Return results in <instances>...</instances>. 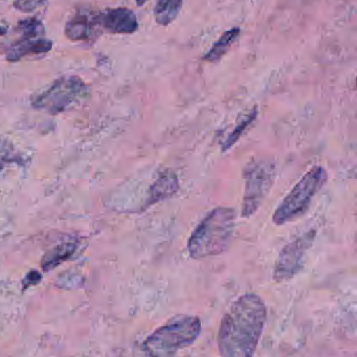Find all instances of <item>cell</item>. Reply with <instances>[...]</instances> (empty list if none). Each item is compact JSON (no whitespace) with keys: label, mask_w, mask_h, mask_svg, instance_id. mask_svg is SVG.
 <instances>
[{"label":"cell","mask_w":357,"mask_h":357,"mask_svg":"<svg viewBox=\"0 0 357 357\" xmlns=\"http://www.w3.org/2000/svg\"><path fill=\"white\" fill-rule=\"evenodd\" d=\"M263 300L255 294L239 297L224 314L218 333L221 357H254L266 321Z\"/></svg>","instance_id":"cell-1"},{"label":"cell","mask_w":357,"mask_h":357,"mask_svg":"<svg viewBox=\"0 0 357 357\" xmlns=\"http://www.w3.org/2000/svg\"><path fill=\"white\" fill-rule=\"evenodd\" d=\"M236 218V211L233 208L217 207L212 210L189 238L191 257L203 259L224 253L232 241Z\"/></svg>","instance_id":"cell-2"},{"label":"cell","mask_w":357,"mask_h":357,"mask_svg":"<svg viewBox=\"0 0 357 357\" xmlns=\"http://www.w3.org/2000/svg\"><path fill=\"white\" fill-rule=\"evenodd\" d=\"M201 331L198 317H173L145 340L143 351L149 357H174L180 350L192 345Z\"/></svg>","instance_id":"cell-3"},{"label":"cell","mask_w":357,"mask_h":357,"mask_svg":"<svg viewBox=\"0 0 357 357\" xmlns=\"http://www.w3.org/2000/svg\"><path fill=\"white\" fill-rule=\"evenodd\" d=\"M326 181L327 173L322 167H312L281 202L272 215L274 224L282 226L303 215Z\"/></svg>","instance_id":"cell-4"},{"label":"cell","mask_w":357,"mask_h":357,"mask_svg":"<svg viewBox=\"0 0 357 357\" xmlns=\"http://www.w3.org/2000/svg\"><path fill=\"white\" fill-rule=\"evenodd\" d=\"M88 96L86 84L75 75L59 77L50 87L31 98L36 110L59 114L81 104Z\"/></svg>","instance_id":"cell-5"},{"label":"cell","mask_w":357,"mask_h":357,"mask_svg":"<svg viewBox=\"0 0 357 357\" xmlns=\"http://www.w3.org/2000/svg\"><path fill=\"white\" fill-rule=\"evenodd\" d=\"M275 173V163L265 160L254 161L245 167V190L241 211L242 218H251L258 211L272 188Z\"/></svg>","instance_id":"cell-6"},{"label":"cell","mask_w":357,"mask_h":357,"mask_svg":"<svg viewBox=\"0 0 357 357\" xmlns=\"http://www.w3.org/2000/svg\"><path fill=\"white\" fill-rule=\"evenodd\" d=\"M19 29L22 36L6 50V60L10 62H17L23 56L45 54L52 50V42L41 37L44 29L41 22L37 19H27L21 21L19 23Z\"/></svg>","instance_id":"cell-7"},{"label":"cell","mask_w":357,"mask_h":357,"mask_svg":"<svg viewBox=\"0 0 357 357\" xmlns=\"http://www.w3.org/2000/svg\"><path fill=\"white\" fill-rule=\"evenodd\" d=\"M316 234L314 230L304 233L281 250L275 266V280L279 282L289 280L302 270L305 253L314 243Z\"/></svg>","instance_id":"cell-8"},{"label":"cell","mask_w":357,"mask_h":357,"mask_svg":"<svg viewBox=\"0 0 357 357\" xmlns=\"http://www.w3.org/2000/svg\"><path fill=\"white\" fill-rule=\"evenodd\" d=\"M98 26L110 33H133L138 21L133 10L127 8H108L96 15Z\"/></svg>","instance_id":"cell-9"},{"label":"cell","mask_w":357,"mask_h":357,"mask_svg":"<svg viewBox=\"0 0 357 357\" xmlns=\"http://www.w3.org/2000/svg\"><path fill=\"white\" fill-rule=\"evenodd\" d=\"M180 188V181L177 176L171 169H166L159 174L156 180L151 185L149 190L148 201L145 208H149L163 199L173 197Z\"/></svg>","instance_id":"cell-10"},{"label":"cell","mask_w":357,"mask_h":357,"mask_svg":"<svg viewBox=\"0 0 357 357\" xmlns=\"http://www.w3.org/2000/svg\"><path fill=\"white\" fill-rule=\"evenodd\" d=\"M96 16L77 15L67 22L65 33L67 38L73 41H85L92 39V35L96 31Z\"/></svg>","instance_id":"cell-11"},{"label":"cell","mask_w":357,"mask_h":357,"mask_svg":"<svg viewBox=\"0 0 357 357\" xmlns=\"http://www.w3.org/2000/svg\"><path fill=\"white\" fill-rule=\"evenodd\" d=\"M78 243L75 241H64L46 252L42 257L41 268L44 272H50L57 266L67 261L77 251Z\"/></svg>","instance_id":"cell-12"},{"label":"cell","mask_w":357,"mask_h":357,"mask_svg":"<svg viewBox=\"0 0 357 357\" xmlns=\"http://www.w3.org/2000/svg\"><path fill=\"white\" fill-rule=\"evenodd\" d=\"M241 29L239 27H233L228 31H224L221 37L215 42L210 48L209 52L203 56V60L210 63H216L221 60L222 56L232 47L240 36Z\"/></svg>","instance_id":"cell-13"},{"label":"cell","mask_w":357,"mask_h":357,"mask_svg":"<svg viewBox=\"0 0 357 357\" xmlns=\"http://www.w3.org/2000/svg\"><path fill=\"white\" fill-rule=\"evenodd\" d=\"M184 0H157L154 8L155 21L167 26L175 20L182 10Z\"/></svg>","instance_id":"cell-14"},{"label":"cell","mask_w":357,"mask_h":357,"mask_svg":"<svg viewBox=\"0 0 357 357\" xmlns=\"http://www.w3.org/2000/svg\"><path fill=\"white\" fill-rule=\"evenodd\" d=\"M25 159L15 148L14 144H10L8 140L0 137V171H2L6 165H23Z\"/></svg>","instance_id":"cell-15"},{"label":"cell","mask_w":357,"mask_h":357,"mask_svg":"<svg viewBox=\"0 0 357 357\" xmlns=\"http://www.w3.org/2000/svg\"><path fill=\"white\" fill-rule=\"evenodd\" d=\"M257 116L258 109L254 108L253 110L251 111V113L247 115V116L235 127L234 131L228 136L226 142L222 144V152H226V151L230 150V149L238 142L239 138L247 131V128L251 127L252 123L255 121L256 117Z\"/></svg>","instance_id":"cell-16"},{"label":"cell","mask_w":357,"mask_h":357,"mask_svg":"<svg viewBox=\"0 0 357 357\" xmlns=\"http://www.w3.org/2000/svg\"><path fill=\"white\" fill-rule=\"evenodd\" d=\"M46 0H15L14 6L23 13H31L45 3Z\"/></svg>","instance_id":"cell-17"},{"label":"cell","mask_w":357,"mask_h":357,"mask_svg":"<svg viewBox=\"0 0 357 357\" xmlns=\"http://www.w3.org/2000/svg\"><path fill=\"white\" fill-rule=\"evenodd\" d=\"M42 275L38 271L31 270L27 273V276L22 280L23 289H29L31 285L38 284L41 281Z\"/></svg>","instance_id":"cell-18"},{"label":"cell","mask_w":357,"mask_h":357,"mask_svg":"<svg viewBox=\"0 0 357 357\" xmlns=\"http://www.w3.org/2000/svg\"><path fill=\"white\" fill-rule=\"evenodd\" d=\"M149 0H136V4H138V6H144L145 3H147Z\"/></svg>","instance_id":"cell-19"},{"label":"cell","mask_w":357,"mask_h":357,"mask_svg":"<svg viewBox=\"0 0 357 357\" xmlns=\"http://www.w3.org/2000/svg\"><path fill=\"white\" fill-rule=\"evenodd\" d=\"M149 357V356H148Z\"/></svg>","instance_id":"cell-20"}]
</instances>
